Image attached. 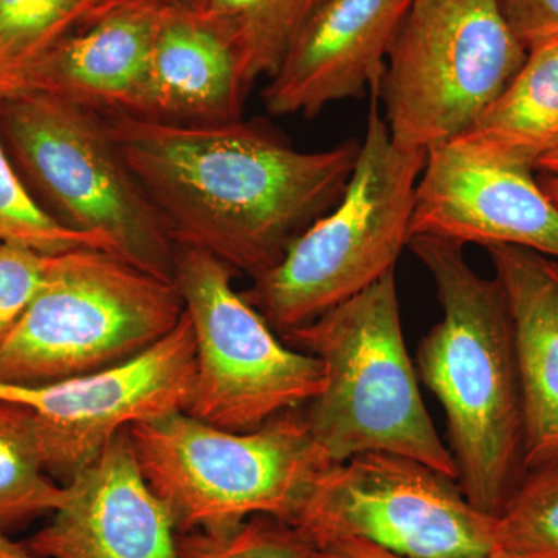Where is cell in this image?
Listing matches in <instances>:
<instances>
[{"mask_svg": "<svg viewBox=\"0 0 558 558\" xmlns=\"http://www.w3.org/2000/svg\"><path fill=\"white\" fill-rule=\"evenodd\" d=\"M175 247L255 279L343 197L360 143L304 153L256 121L172 123L106 116Z\"/></svg>", "mask_w": 558, "mask_h": 558, "instance_id": "cell-1", "label": "cell"}, {"mask_svg": "<svg viewBox=\"0 0 558 558\" xmlns=\"http://www.w3.org/2000/svg\"><path fill=\"white\" fill-rule=\"evenodd\" d=\"M407 247L428 270L442 307V318L418 343V377L446 413L459 487L495 517L527 473L508 300L497 279L472 269L464 245L414 234Z\"/></svg>", "mask_w": 558, "mask_h": 558, "instance_id": "cell-2", "label": "cell"}, {"mask_svg": "<svg viewBox=\"0 0 558 558\" xmlns=\"http://www.w3.org/2000/svg\"><path fill=\"white\" fill-rule=\"evenodd\" d=\"M282 337L325 366V385L303 417L333 465L388 451L457 480L453 457L425 409L407 352L396 270Z\"/></svg>", "mask_w": 558, "mask_h": 558, "instance_id": "cell-3", "label": "cell"}, {"mask_svg": "<svg viewBox=\"0 0 558 558\" xmlns=\"http://www.w3.org/2000/svg\"><path fill=\"white\" fill-rule=\"evenodd\" d=\"M427 150L398 145L373 92L365 137L339 204L242 293L277 332L314 322L396 270Z\"/></svg>", "mask_w": 558, "mask_h": 558, "instance_id": "cell-4", "label": "cell"}, {"mask_svg": "<svg viewBox=\"0 0 558 558\" xmlns=\"http://www.w3.org/2000/svg\"><path fill=\"white\" fill-rule=\"evenodd\" d=\"M0 137L58 222L174 282L178 247L101 112L40 92L0 98Z\"/></svg>", "mask_w": 558, "mask_h": 558, "instance_id": "cell-5", "label": "cell"}, {"mask_svg": "<svg viewBox=\"0 0 558 558\" xmlns=\"http://www.w3.org/2000/svg\"><path fill=\"white\" fill-rule=\"evenodd\" d=\"M296 410L248 433L205 424L186 411L128 428L140 468L170 506L179 534H218L258 515L289 523L314 481L333 465Z\"/></svg>", "mask_w": 558, "mask_h": 558, "instance_id": "cell-6", "label": "cell"}, {"mask_svg": "<svg viewBox=\"0 0 558 558\" xmlns=\"http://www.w3.org/2000/svg\"><path fill=\"white\" fill-rule=\"evenodd\" d=\"M183 312L175 282L116 253L51 255L31 306L0 348V381L47 384L119 365L167 337Z\"/></svg>", "mask_w": 558, "mask_h": 558, "instance_id": "cell-7", "label": "cell"}, {"mask_svg": "<svg viewBox=\"0 0 558 558\" xmlns=\"http://www.w3.org/2000/svg\"><path fill=\"white\" fill-rule=\"evenodd\" d=\"M497 0H413L376 92L398 145H449L523 68Z\"/></svg>", "mask_w": 558, "mask_h": 558, "instance_id": "cell-8", "label": "cell"}, {"mask_svg": "<svg viewBox=\"0 0 558 558\" xmlns=\"http://www.w3.org/2000/svg\"><path fill=\"white\" fill-rule=\"evenodd\" d=\"M233 271L207 252L178 247L174 282L196 343L186 413L248 433L317 398L325 366L315 355L281 343L267 319L234 290Z\"/></svg>", "mask_w": 558, "mask_h": 558, "instance_id": "cell-9", "label": "cell"}, {"mask_svg": "<svg viewBox=\"0 0 558 558\" xmlns=\"http://www.w3.org/2000/svg\"><path fill=\"white\" fill-rule=\"evenodd\" d=\"M286 524L310 546L355 537L403 558H495V517L457 480L388 451L330 465Z\"/></svg>", "mask_w": 558, "mask_h": 558, "instance_id": "cell-10", "label": "cell"}, {"mask_svg": "<svg viewBox=\"0 0 558 558\" xmlns=\"http://www.w3.org/2000/svg\"><path fill=\"white\" fill-rule=\"evenodd\" d=\"M196 377V343L189 315L134 359L69 379L0 381V402L32 414L47 472L65 483L110 440L137 422L189 411Z\"/></svg>", "mask_w": 558, "mask_h": 558, "instance_id": "cell-11", "label": "cell"}, {"mask_svg": "<svg viewBox=\"0 0 558 558\" xmlns=\"http://www.w3.org/2000/svg\"><path fill=\"white\" fill-rule=\"evenodd\" d=\"M50 523L28 542L44 558H183L168 502L140 468L128 428L70 478Z\"/></svg>", "mask_w": 558, "mask_h": 558, "instance_id": "cell-12", "label": "cell"}, {"mask_svg": "<svg viewBox=\"0 0 558 558\" xmlns=\"http://www.w3.org/2000/svg\"><path fill=\"white\" fill-rule=\"evenodd\" d=\"M532 172L475 160L450 145L428 149L411 236L515 245L558 259V208Z\"/></svg>", "mask_w": 558, "mask_h": 558, "instance_id": "cell-13", "label": "cell"}, {"mask_svg": "<svg viewBox=\"0 0 558 558\" xmlns=\"http://www.w3.org/2000/svg\"><path fill=\"white\" fill-rule=\"evenodd\" d=\"M413 0H328L264 87L271 116L314 119L332 102L379 86Z\"/></svg>", "mask_w": 558, "mask_h": 558, "instance_id": "cell-14", "label": "cell"}, {"mask_svg": "<svg viewBox=\"0 0 558 558\" xmlns=\"http://www.w3.org/2000/svg\"><path fill=\"white\" fill-rule=\"evenodd\" d=\"M229 32L194 5L161 9L135 117L172 123L241 120L250 87Z\"/></svg>", "mask_w": 558, "mask_h": 558, "instance_id": "cell-15", "label": "cell"}, {"mask_svg": "<svg viewBox=\"0 0 558 558\" xmlns=\"http://www.w3.org/2000/svg\"><path fill=\"white\" fill-rule=\"evenodd\" d=\"M486 250L512 317L529 472L558 462V259L515 245Z\"/></svg>", "mask_w": 558, "mask_h": 558, "instance_id": "cell-16", "label": "cell"}, {"mask_svg": "<svg viewBox=\"0 0 558 558\" xmlns=\"http://www.w3.org/2000/svg\"><path fill=\"white\" fill-rule=\"evenodd\" d=\"M159 11L148 7L98 11L50 50L20 92L53 95L98 112L135 116Z\"/></svg>", "mask_w": 558, "mask_h": 558, "instance_id": "cell-17", "label": "cell"}, {"mask_svg": "<svg viewBox=\"0 0 558 558\" xmlns=\"http://www.w3.org/2000/svg\"><path fill=\"white\" fill-rule=\"evenodd\" d=\"M449 145L475 160L535 171L558 148V38L529 50L506 89Z\"/></svg>", "mask_w": 558, "mask_h": 558, "instance_id": "cell-18", "label": "cell"}, {"mask_svg": "<svg viewBox=\"0 0 558 558\" xmlns=\"http://www.w3.org/2000/svg\"><path fill=\"white\" fill-rule=\"evenodd\" d=\"M328 0H197L240 51L250 83L271 78L304 25Z\"/></svg>", "mask_w": 558, "mask_h": 558, "instance_id": "cell-19", "label": "cell"}, {"mask_svg": "<svg viewBox=\"0 0 558 558\" xmlns=\"http://www.w3.org/2000/svg\"><path fill=\"white\" fill-rule=\"evenodd\" d=\"M100 5L101 0H0V98L17 94L33 69Z\"/></svg>", "mask_w": 558, "mask_h": 558, "instance_id": "cell-20", "label": "cell"}, {"mask_svg": "<svg viewBox=\"0 0 558 558\" xmlns=\"http://www.w3.org/2000/svg\"><path fill=\"white\" fill-rule=\"evenodd\" d=\"M43 451L32 414L0 402V529L54 512L65 487L46 476Z\"/></svg>", "mask_w": 558, "mask_h": 558, "instance_id": "cell-21", "label": "cell"}, {"mask_svg": "<svg viewBox=\"0 0 558 558\" xmlns=\"http://www.w3.org/2000/svg\"><path fill=\"white\" fill-rule=\"evenodd\" d=\"M495 558H558V462L529 470L495 515Z\"/></svg>", "mask_w": 558, "mask_h": 558, "instance_id": "cell-22", "label": "cell"}, {"mask_svg": "<svg viewBox=\"0 0 558 558\" xmlns=\"http://www.w3.org/2000/svg\"><path fill=\"white\" fill-rule=\"evenodd\" d=\"M0 244L22 245L49 256L84 247L110 252L102 242L68 229L44 209L14 168L2 137H0Z\"/></svg>", "mask_w": 558, "mask_h": 558, "instance_id": "cell-23", "label": "cell"}, {"mask_svg": "<svg viewBox=\"0 0 558 558\" xmlns=\"http://www.w3.org/2000/svg\"><path fill=\"white\" fill-rule=\"evenodd\" d=\"M183 558H310V545L289 524L253 517L227 532L179 534Z\"/></svg>", "mask_w": 558, "mask_h": 558, "instance_id": "cell-24", "label": "cell"}, {"mask_svg": "<svg viewBox=\"0 0 558 558\" xmlns=\"http://www.w3.org/2000/svg\"><path fill=\"white\" fill-rule=\"evenodd\" d=\"M49 255L0 244V348L31 306L46 275Z\"/></svg>", "mask_w": 558, "mask_h": 558, "instance_id": "cell-25", "label": "cell"}, {"mask_svg": "<svg viewBox=\"0 0 558 558\" xmlns=\"http://www.w3.org/2000/svg\"><path fill=\"white\" fill-rule=\"evenodd\" d=\"M506 24L527 51L558 38V0H497Z\"/></svg>", "mask_w": 558, "mask_h": 558, "instance_id": "cell-26", "label": "cell"}, {"mask_svg": "<svg viewBox=\"0 0 558 558\" xmlns=\"http://www.w3.org/2000/svg\"><path fill=\"white\" fill-rule=\"evenodd\" d=\"M310 558H403L368 539L341 537L310 546Z\"/></svg>", "mask_w": 558, "mask_h": 558, "instance_id": "cell-27", "label": "cell"}, {"mask_svg": "<svg viewBox=\"0 0 558 558\" xmlns=\"http://www.w3.org/2000/svg\"><path fill=\"white\" fill-rule=\"evenodd\" d=\"M196 2L197 0H101L98 11L116 9V7H148V9L161 10L171 9V7L194 5Z\"/></svg>", "mask_w": 558, "mask_h": 558, "instance_id": "cell-28", "label": "cell"}, {"mask_svg": "<svg viewBox=\"0 0 558 558\" xmlns=\"http://www.w3.org/2000/svg\"><path fill=\"white\" fill-rule=\"evenodd\" d=\"M0 558H35L31 549L13 542L7 537L5 532L0 529Z\"/></svg>", "mask_w": 558, "mask_h": 558, "instance_id": "cell-29", "label": "cell"}, {"mask_svg": "<svg viewBox=\"0 0 558 558\" xmlns=\"http://www.w3.org/2000/svg\"><path fill=\"white\" fill-rule=\"evenodd\" d=\"M535 171L539 172V174H548L558 178V148L546 154V156L538 161Z\"/></svg>", "mask_w": 558, "mask_h": 558, "instance_id": "cell-30", "label": "cell"}, {"mask_svg": "<svg viewBox=\"0 0 558 558\" xmlns=\"http://www.w3.org/2000/svg\"><path fill=\"white\" fill-rule=\"evenodd\" d=\"M537 180L542 190L545 191L546 196H548L558 208V178L548 174H539Z\"/></svg>", "mask_w": 558, "mask_h": 558, "instance_id": "cell-31", "label": "cell"}]
</instances>
